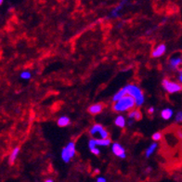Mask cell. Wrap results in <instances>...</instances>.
Here are the masks:
<instances>
[{"mask_svg": "<svg viewBox=\"0 0 182 182\" xmlns=\"http://www.w3.org/2000/svg\"><path fill=\"white\" fill-rule=\"evenodd\" d=\"M136 106V101L132 97L127 95L124 96V98H122L120 100H118L117 102H115L113 104L112 109L113 111H115L117 112H127L128 110L133 109Z\"/></svg>", "mask_w": 182, "mask_h": 182, "instance_id": "obj_1", "label": "cell"}, {"mask_svg": "<svg viewBox=\"0 0 182 182\" xmlns=\"http://www.w3.org/2000/svg\"><path fill=\"white\" fill-rule=\"evenodd\" d=\"M126 87L127 90V95L135 100L137 106H141L144 103V95L142 93V90L136 85H127Z\"/></svg>", "mask_w": 182, "mask_h": 182, "instance_id": "obj_2", "label": "cell"}, {"mask_svg": "<svg viewBox=\"0 0 182 182\" xmlns=\"http://www.w3.org/2000/svg\"><path fill=\"white\" fill-rule=\"evenodd\" d=\"M162 85L164 89L170 93V94H173V93H178L180 92L182 90V85L179 83H176L173 81H170L168 79H164L162 82Z\"/></svg>", "mask_w": 182, "mask_h": 182, "instance_id": "obj_3", "label": "cell"}, {"mask_svg": "<svg viewBox=\"0 0 182 182\" xmlns=\"http://www.w3.org/2000/svg\"><path fill=\"white\" fill-rule=\"evenodd\" d=\"M90 135L91 136H96V135H100V139H109V133L108 131H106L104 129V127L101 126V124H96L94 126L91 127L90 131Z\"/></svg>", "mask_w": 182, "mask_h": 182, "instance_id": "obj_4", "label": "cell"}, {"mask_svg": "<svg viewBox=\"0 0 182 182\" xmlns=\"http://www.w3.org/2000/svg\"><path fill=\"white\" fill-rule=\"evenodd\" d=\"M112 153H113L114 155L119 157L120 159H126L127 158L126 150H124V148L121 144H119L118 142L112 143Z\"/></svg>", "mask_w": 182, "mask_h": 182, "instance_id": "obj_5", "label": "cell"}, {"mask_svg": "<svg viewBox=\"0 0 182 182\" xmlns=\"http://www.w3.org/2000/svg\"><path fill=\"white\" fill-rule=\"evenodd\" d=\"M166 51V46L164 44L159 45L156 49L151 52V57L152 58H159V57H162Z\"/></svg>", "mask_w": 182, "mask_h": 182, "instance_id": "obj_6", "label": "cell"}, {"mask_svg": "<svg viewBox=\"0 0 182 182\" xmlns=\"http://www.w3.org/2000/svg\"><path fill=\"white\" fill-rule=\"evenodd\" d=\"M181 64H182L181 57H173L169 61V67L171 70H178Z\"/></svg>", "mask_w": 182, "mask_h": 182, "instance_id": "obj_7", "label": "cell"}, {"mask_svg": "<svg viewBox=\"0 0 182 182\" xmlns=\"http://www.w3.org/2000/svg\"><path fill=\"white\" fill-rule=\"evenodd\" d=\"M127 95V87H124L123 88H121L115 95L112 97V101L113 102H117L118 100H120L122 98H124V96Z\"/></svg>", "mask_w": 182, "mask_h": 182, "instance_id": "obj_8", "label": "cell"}, {"mask_svg": "<svg viewBox=\"0 0 182 182\" xmlns=\"http://www.w3.org/2000/svg\"><path fill=\"white\" fill-rule=\"evenodd\" d=\"M102 109H103V105L100 104V103H97V104L91 105V106L88 108V112L91 114H98V113L101 112Z\"/></svg>", "mask_w": 182, "mask_h": 182, "instance_id": "obj_9", "label": "cell"}, {"mask_svg": "<svg viewBox=\"0 0 182 182\" xmlns=\"http://www.w3.org/2000/svg\"><path fill=\"white\" fill-rule=\"evenodd\" d=\"M173 110L170 109V108H166V109H164L162 112H161V116L164 120H169L172 118L173 116Z\"/></svg>", "mask_w": 182, "mask_h": 182, "instance_id": "obj_10", "label": "cell"}, {"mask_svg": "<svg viewBox=\"0 0 182 182\" xmlns=\"http://www.w3.org/2000/svg\"><path fill=\"white\" fill-rule=\"evenodd\" d=\"M19 152H20V148H19V147L14 148L13 151H11L10 155H9V158H8V162H9V164H10V165L14 164V162L16 161V159H17V157L19 155Z\"/></svg>", "mask_w": 182, "mask_h": 182, "instance_id": "obj_11", "label": "cell"}, {"mask_svg": "<svg viewBox=\"0 0 182 182\" xmlns=\"http://www.w3.org/2000/svg\"><path fill=\"white\" fill-rule=\"evenodd\" d=\"M114 124H115V126L120 127V128H124L126 127V124H127V121L124 119V117L123 115H118L115 120H114Z\"/></svg>", "mask_w": 182, "mask_h": 182, "instance_id": "obj_12", "label": "cell"}, {"mask_svg": "<svg viewBox=\"0 0 182 182\" xmlns=\"http://www.w3.org/2000/svg\"><path fill=\"white\" fill-rule=\"evenodd\" d=\"M70 118L67 117V116H61L59 118L58 122H57V124H58V126L61 127H67L70 124Z\"/></svg>", "mask_w": 182, "mask_h": 182, "instance_id": "obj_13", "label": "cell"}, {"mask_svg": "<svg viewBox=\"0 0 182 182\" xmlns=\"http://www.w3.org/2000/svg\"><path fill=\"white\" fill-rule=\"evenodd\" d=\"M66 148V150H67V151H68V153H69V156H70V158L72 159L74 155H75V145H74V143L73 142H69L68 144H67V146L65 147Z\"/></svg>", "mask_w": 182, "mask_h": 182, "instance_id": "obj_14", "label": "cell"}, {"mask_svg": "<svg viewBox=\"0 0 182 182\" xmlns=\"http://www.w3.org/2000/svg\"><path fill=\"white\" fill-rule=\"evenodd\" d=\"M157 146H158V144H157L156 142H153V143H151V145L149 146V148L147 149L146 152H145V156H146L147 158L151 157V154H152V153L154 152V151L156 150Z\"/></svg>", "mask_w": 182, "mask_h": 182, "instance_id": "obj_15", "label": "cell"}, {"mask_svg": "<svg viewBox=\"0 0 182 182\" xmlns=\"http://www.w3.org/2000/svg\"><path fill=\"white\" fill-rule=\"evenodd\" d=\"M128 117L130 119H134V120H139L141 118V113L138 110H133L128 113Z\"/></svg>", "mask_w": 182, "mask_h": 182, "instance_id": "obj_16", "label": "cell"}, {"mask_svg": "<svg viewBox=\"0 0 182 182\" xmlns=\"http://www.w3.org/2000/svg\"><path fill=\"white\" fill-rule=\"evenodd\" d=\"M112 143V140L110 139H96V144L97 146H103V147H107L109 146Z\"/></svg>", "mask_w": 182, "mask_h": 182, "instance_id": "obj_17", "label": "cell"}, {"mask_svg": "<svg viewBox=\"0 0 182 182\" xmlns=\"http://www.w3.org/2000/svg\"><path fill=\"white\" fill-rule=\"evenodd\" d=\"M61 159H62V161H63L64 163H66V164L71 161V158H70V156H69V153H68V151H67V150H66L65 147H64V148L62 149V151H61Z\"/></svg>", "mask_w": 182, "mask_h": 182, "instance_id": "obj_18", "label": "cell"}, {"mask_svg": "<svg viewBox=\"0 0 182 182\" xmlns=\"http://www.w3.org/2000/svg\"><path fill=\"white\" fill-rule=\"evenodd\" d=\"M123 6H124V3L123 4H120V5H118L116 7H114L112 10V13H111V17L112 18H115V17H118L119 16V10L120 9L123 7Z\"/></svg>", "mask_w": 182, "mask_h": 182, "instance_id": "obj_19", "label": "cell"}, {"mask_svg": "<svg viewBox=\"0 0 182 182\" xmlns=\"http://www.w3.org/2000/svg\"><path fill=\"white\" fill-rule=\"evenodd\" d=\"M21 78L22 79H25V80H28V79H30L31 78V76H32V74H31V73L30 72H28V71H24V72H22V73H21Z\"/></svg>", "mask_w": 182, "mask_h": 182, "instance_id": "obj_20", "label": "cell"}, {"mask_svg": "<svg viewBox=\"0 0 182 182\" xmlns=\"http://www.w3.org/2000/svg\"><path fill=\"white\" fill-rule=\"evenodd\" d=\"M161 138H162V134L160 133V132H156V133H154L152 135V137H151V139H153V141H159L160 139H161Z\"/></svg>", "mask_w": 182, "mask_h": 182, "instance_id": "obj_21", "label": "cell"}, {"mask_svg": "<svg viewBox=\"0 0 182 182\" xmlns=\"http://www.w3.org/2000/svg\"><path fill=\"white\" fill-rule=\"evenodd\" d=\"M175 120H176L177 123H182V111L178 112L176 114Z\"/></svg>", "mask_w": 182, "mask_h": 182, "instance_id": "obj_22", "label": "cell"}, {"mask_svg": "<svg viewBox=\"0 0 182 182\" xmlns=\"http://www.w3.org/2000/svg\"><path fill=\"white\" fill-rule=\"evenodd\" d=\"M90 151L93 153V154H95V155H100V151L98 148H94V149L90 150Z\"/></svg>", "mask_w": 182, "mask_h": 182, "instance_id": "obj_23", "label": "cell"}, {"mask_svg": "<svg viewBox=\"0 0 182 182\" xmlns=\"http://www.w3.org/2000/svg\"><path fill=\"white\" fill-rule=\"evenodd\" d=\"M96 182H107V180H106V178H103V177H99Z\"/></svg>", "mask_w": 182, "mask_h": 182, "instance_id": "obj_24", "label": "cell"}, {"mask_svg": "<svg viewBox=\"0 0 182 182\" xmlns=\"http://www.w3.org/2000/svg\"><path fill=\"white\" fill-rule=\"evenodd\" d=\"M178 82L182 84V70H179V74H178Z\"/></svg>", "mask_w": 182, "mask_h": 182, "instance_id": "obj_25", "label": "cell"}, {"mask_svg": "<svg viewBox=\"0 0 182 182\" xmlns=\"http://www.w3.org/2000/svg\"><path fill=\"white\" fill-rule=\"evenodd\" d=\"M153 112H154V108H153V107H151V108L149 109V113L151 114V113H153Z\"/></svg>", "mask_w": 182, "mask_h": 182, "instance_id": "obj_26", "label": "cell"}, {"mask_svg": "<svg viewBox=\"0 0 182 182\" xmlns=\"http://www.w3.org/2000/svg\"><path fill=\"white\" fill-rule=\"evenodd\" d=\"M45 182H54L52 179H46V180H45Z\"/></svg>", "mask_w": 182, "mask_h": 182, "instance_id": "obj_27", "label": "cell"}, {"mask_svg": "<svg viewBox=\"0 0 182 182\" xmlns=\"http://www.w3.org/2000/svg\"><path fill=\"white\" fill-rule=\"evenodd\" d=\"M178 136H179V138H180V139H182V133H180V132H179V133H178Z\"/></svg>", "mask_w": 182, "mask_h": 182, "instance_id": "obj_28", "label": "cell"}, {"mask_svg": "<svg viewBox=\"0 0 182 182\" xmlns=\"http://www.w3.org/2000/svg\"><path fill=\"white\" fill-rule=\"evenodd\" d=\"M147 172H150L151 171V168H147V170H146Z\"/></svg>", "mask_w": 182, "mask_h": 182, "instance_id": "obj_29", "label": "cell"}, {"mask_svg": "<svg viewBox=\"0 0 182 182\" xmlns=\"http://www.w3.org/2000/svg\"><path fill=\"white\" fill-rule=\"evenodd\" d=\"M181 60H182V57H181ZM181 66H182V64H181Z\"/></svg>", "mask_w": 182, "mask_h": 182, "instance_id": "obj_30", "label": "cell"}]
</instances>
